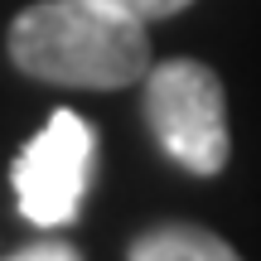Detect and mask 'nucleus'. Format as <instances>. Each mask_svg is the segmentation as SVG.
<instances>
[{"instance_id":"obj_1","label":"nucleus","mask_w":261,"mask_h":261,"mask_svg":"<svg viewBox=\"0 0 261 261\" xmlns=\"http://www.w3.org/2000/svg\"><path fill=\"white\" fill-rule=\"evenodd\" d=\"M10 63L48 87L121 92L145 83L150 34L145 24L97 5V0H39L10 24Z\"/></svg>"},{"instance_id":"obj_2","label":"nucleus","mask_w":261,"mask_h":261,"mask_svg":"<svg viewBox=\"0 0 261 261\" xmlns=\"http://www.w3.org/2000/svg\"><path fill=\"white\" fill-rule=\"evenodd\" d=\"M145 126L189 174H223L232 155L223 77L198 58H165L145 73Z\"/></svg>"},{"instance_id":"obj_3","label":"nucleus","mask_w":261,"mask_h":261,"mask_svg":"<svg viewBox=\"0 0 261 261\" xmlns=\"http://www.w3.org/2000/svg\"><path fill=\"white\" fill-rule=\"evenodd\" d=\"M92 160H97L92 121H83L77 112H54L10 169L19 213L39 227L73 223L87 198V184H92Z\"/></svg>"},{"instance_id":"obj_4","label":"nucleus","mask_w":261,"mask_h":261,"mask_svg":"<svg viewBox=\"0 0 261 261\" xmlns=\"http://www.w3.org/2000/svg\"><path fill=\"white\" fill-rule=\"evenodd\" d=\"M126 261H242L232 242L198 223H155L140 237H130Z\"/></svg>"},{"instance_id":"obj_5","label":"nucleus","mask_w":261,"mask_h":261,"mask_svg":"<svg viewBox=\"0 0 261 261\" xmlns=\"http://www.w3.org/2000/svg\"><path fill=\"white\" fill-rule=\"evenodd\" d=\"M97 5L116 10V15L136 19V24H155V19H169V15H179V10H189L194 0H97Z\"/></svg>"},{"instance_id":"obj_6","label":"nucleus","mask_w":261,"mask_h":261,"mask_svg":"<svg viewBox=\"0 0 261 261\" xmlns=\"http://www.w3.org/2000/svg\"><path fill=\"white\" fill-rule=\"evenodd\" d=\"M5 261H83V256H77V247H68V242H34V247L10 252Z\"/></svg>"}]
</instances>
